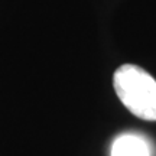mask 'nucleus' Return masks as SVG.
<instances>
[{
	"label": "nucleus",
	"instance_id": "1",
	"mask_svg": "<svg viewBox=\"0 0 156 156\" xmlns=\"http://www.w3.org/2000/svg\"><path fill=\"white\" fill-rule=\"evenodd\" d=\"M113 87L130 113L143 120H156V80L147 71L134 64H123L114 71Z\"/></svg>",
	"mask_w": 156,
	"mask_h": 156
},
{
	"label": "nucleus",
	"instance_id": "2",
	"mask_svg": "<svg viewBox=\"0 0 156 156\" xmlns=\"http://www.w3.org/2000/svg\"><path fill=\"white\" fill-rule=\"evenodd\" d=\"M112 156H151L146 140L136 134H123L114 140Z\"/></svg>",
	"mask_w": 156,
	"mask_h": 156
}]
</instances>
